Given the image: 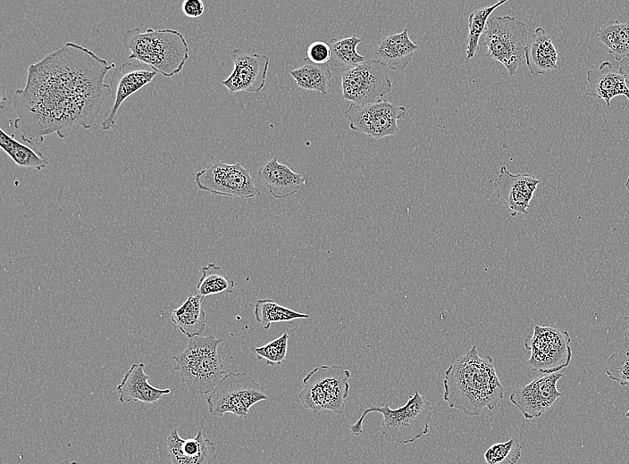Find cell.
<instances>
[{
	"mask_svg": "<svg viewBox=\"0 0 629 464\" xmlns=\"http://www.w3.org/2000/svg\"><path fill=\"white\" fill-rule=\"evenodd\" d=\"M563 376L561 372L540 376L514 390L509 400L526 419L538 418L563 395L557 389V383Z\"/></svg>",
	"mask_w": 629,
	"mask_h": 464,
	"instance_id": "obj_14",
	"label": "cell"
},
{
	"mask_svg": "<svg viewBox=\"0 0 629 464\" xmlns=\"http://www.w3.org/2000/svg\"><path fill=\"white\" fill-rule=\"evenodd\" d=\"M419 48L409 37L407 29L386 36L378 43L373 59L389 70H403L410 62L413 54Z\"/></svg>",
	"mask_w": 629,
	"mask_h": 464,
	"instance_id": "obj_21",
	"label": "cell"
},
{
	"mask_svg": "<svg viewBox=\"0 0 629 464\" xmlns=\"http://www.w3.org/2000/svg\"><path fill=\"white\" fill-rule=\"evenodd\" d=\"M521 449L518 440L511 438L491 445L485 451L483 459L486 464H516L521 457Z\"/></svg>",
	"mask_w": 629,
	"mask_h": 464,
	"instance_id": "obj_31",
	"label": "cell"
},
{
	"mask_svg": "<svg viewBox=\"0 0 629 464\" xmlns=\"http://www.w3.org/2000/svg\"><path fill=\"white\" fill-rule=\"evenodd\" d=\"M443 387L449 407L470 417L480 415L484 408L492 410L504 397L493 359L479 356L476 345L448 368Z\"/></svg>",
	"mask_w": 629,
	"mask_h": 464,
	"instance_id": "obj_2",
	"label": "cell"
},
{
	"mask_svg": "<svg viewBox=\"0 0 629 464\" xmlns=\"http://www.w3.org/2000/svg\"><path fill=\"white\" fill-rule=\"evenodd\" d=\"M222 342L211 335L189 338L185 350L172 356L174 369L181 381L195 394H210L226 375L218 345Z\"/></svg>",
	"mask_w": 629,
	"mask_h": 464,
	"instance_id": "obj_5",
	"label": "cell"
},
{
	"mask_svg": "<svg viewBox=\"0 0 629 464\" xmlns=\"http://www.w3.org/2000/svg\"><path fill=\"white\" fill-rule=\"evenodd\" d=\"M623 329V342L625 351L629 352V315L624 318L622 323Z\"/></svg>",
	"mask_w": 629,
	"mask_h": 464,
	"instance_id": "obj_36",
	"label": "cell"
},
{
	"mask_svg": "<svg viewBox=\"0 0 629 464\" xmlns=\"http://www.w3.org/2000/svg\"><path fill=\"white\" fill-rule=\"evenodd\" d=\"M297 86L302 89L313 90L326 95L331 85V70L329 63L316 64L307 58L304 64L289 71Z\"/></svg>",
	"mask_w": 629,
	"mask_h": 464,
	"instance_id": "obj_25",
	"label": "cell"
},
{
	"mask_svg": "<svg viewBox=\"0 0 629 464\" xmlns=\"http://www.w3.org/2000/svg\"><path fill=\"white\" fill-rule=\"evenodd\" d=\"M571 337L566 330L551 326H535L524 341L531 355L527 364L533 371L550 374L566 368L572 360Z\"/></svg>",
	"mask_w": 629,
	"mask_h": 464,
	"instance_id": "obj_9",
	"label": "cell"
},
{
	"mask_svg": "<svg viewBox=\"0 0 629 464\" xmlns=\"http://www.w3.org/2000/svg\"><path fill=\"white\" fill-rule=\"evenodd\" d=\"M625 186L626 189L629 191V176H628V178H627V179H626V181H625Z\"/></svg>",
	"mask_w": 629,
	"mask_h": 464,
	"instance_id": "obj_39",
	"label": "cell"
},
{
	"mask_svg": "<svg viewBox=\"0 0 629 464\" xmlns=\"http://www.w3.org/2000/svg\"><path fill=\"white\" fill-rule=\"evenodd\" d=\"M597 37L615 60L620 62L629 55V21H610L598 30Z\"/></svg>",
	"mask_w": 629,
	"mask_h": 464,
	"instance_id": "obj_27",
	"label": "cell"
},
{
	"mask_svg": "<svg viewBox=\"0 0 629 464\" xmlns=\"http://www.w3.org/2000/svg\"><path fill=\"white\" fill-rule=\"evenodd\" d=\"M122 43L130 51L129 58L150 66L165 78L179 74L189 58L187 40L177 29H129L122 31Z\"/></svg>",
	"mask_w": 629,
	"mask_h": 464,
	"instance_id": "obj_3",
	"label": "cell"
},
{
	"mask_svg": "<svg viewBox=\"0 0 629 464\" xmlns=\"http://www.w3.org/2000/svg\"><path fill=\"white\" fill-rule=\"evenodd\" d=\"M506 2L507 0H501L492 5L476 9L469 15L465 63L471 60L474 56L476 51L480 49L479 40L485 29L489 17L495 9Z\"/></svg>",
	"mask_w": 629,
	"mask_h": 464,
	"instance_id": "obj_30",
	"label": "cell"
},
{
	"mask_svg": "<svg viewBox=\"0 0 629 464\" xmlns=\"http://www.w3.org/2000/svg\"><path fill=\"white\" fill-rule=\"evenodd\" d=\"M541 180L529 173H510L505 165L494 179L497 196L509 210L511 216L528 214L527 208Z\"/></svg>",
	"mask_w": 629,
	"mask_h": 464,
	"instance_id": "obj_16",
	"label": "cell"
},
{
	"mask_svg": "<svg viewBox=\"0 0 629 464\" xmlns=\"http://www.w3.org/2000/svg\"><path fill=\"white\" fill-rule=\"evenodd\" d=\"M607 376L620 385H629V352L617 351L608 357L605 367Z\"/></svg>",
	"mask_w": 629,
	"mask_h": 464,
	"instance_id": "obj_33",
	"label": "cell"
},
{
	"mask_svg": "<svg viewBox=\"0 0 629 464\" xmlns=\"http://www.w3.org/2000/svg\"><path fill=\"white\" fill-rule=\"evenodd\" d=\"M183 13L189 18H197L205 11L204 3L201 0H185L181 4Z\"/></svg>",
	"mask_w": 629,
	"mask_h": 464,
	"instance_id": "obj_35",
	"label": "cell"
},
{
	"mask_svg": "<svg viewBox=\"0 0 629 464\" xmlns=\"http://www.w3.org/2000/svg\"><path fill=\"white\" fill-rule=\"evenodd\" d=\"M487 56L499 62L514 76L525 58L529 41L527 24L514 16H494L488 20L482 35Z\"/></svg>",
	"mask_w": 629,
	"mask_h": 464,
	"instance_id": "obj_7",
	"label": "cell"
},
{
	"mask_svg": "<svg viewBox=\"0 0 629 464\" xmlns=\"http://www.w3.org/2000/svg\"><path fill=\"white\" fill-rule=\"evenodd\" d=\"M586 77V95L604 100L608 107L611 99L617 95H625L629 101L625 79L610 62H603L598 69L588 70Z\"/></svg>",
	"mask_w": 629,
	"mask_h": 464,
	"instance_id": "obj_20",
	"label": "cell"
},
{
	"mask_svg": "<svg viewBox=\"0 0 629 464\" xmlns=\"http://www.w3.org/2000/svg\"><path fill=\"white\" fill-rule=\"evenodd\" d=\"M0 146L18 166L22 168L42 170L50 162L48 156L21 143L3 128L0 129Z\"/></svg>",
	"mask_w": 629,
	"mask_h": 464,
	"instance_id": "obj_24",
	"label": "cell"
},
{
	"mask_svg": "<svg viewBox=\"0 0 629 464\" xmlns=\"http://www.w3.org/2000/svg\"><path fill=\"white\" fill-rule=\"evenodd\" d=\"M361 41L356 36L329 39L327 43L331 47V59L328 63L331 70L342 73L365 62V57L356 51Z\"/></svg>",
	"mask_w": 629,
	"mask_h": 464,
	"instance_id": "obj_26",
	"label": "cell"
},
{
	"mask_svg": "<svg viewBox=\"0 0 629 464\" xmlns=\"http://www.w3.org/2000/svg\"><path fill=\"white\" fill-rule=\"evenodd\" d=\"M267 399L264 388L247 372H231L209 394L206 403L214 416L231 413L247 418L253 405Z\"/></svg>",
	"mask_w": 629,
	"mask_h": 464,
	"instance_id": "obj_8",
	"label": "cell"
},
{
	"mask_svg": "<svg viewBox=\"0 0 629 464\" xmlns=\"http://www.w3.org/2000/svg\"><path fill=\"white\" fill-rule=\"evenodd\" d=\"M144 369V363H133L125 373L116 388L120 402H142L151 404L172 393L171 389H159L150 385L149 376L145 373Z\"/></svg>",
	"mask_w": 629,
	"mask_h": 464,
	"instance_id": "obj_19",
	"label": "cell"
},
{
	"mask_svg": "<svg viewBox=\"0 0 629 464\" xmlns=\"http://www.w3.org/2000/svg\"><path fill=\"white\" fill-rule=\"evenodd\" d=\"M203 299L199 294H189L180 307L172 311V322L189 338L200 336L206 329Z\"/></svg>",
	"mask_w": 629,
	"mask_h": 464,
	"instance_id": "obj_23",
	"label": "cell"
},
{
	"mask_svg": "<svg viewBox=\"0 0 629 464\" xmlns=\"http://www.w3.org/2000/svg\"><path fill=\"white\" fill-rule=\"evenodd\" d=\"M406 113L405 106L381 99L366 104H350L344 117L352 130L380 139L396 135L399 130L398 120Z\"/></svg>",
	"mask_w": 629,
	"mask_h": 464,
	"instance_id": "obj_12",
	"label": "cell"
},
{
	"mask_svg": "<svg viewBox=\"0 0 629 464\" xmlns=\"http://www.w3.org/2000/svg\"><path fill=\"white\" fill-rule=\"evenodd\" d=\"M115 68L93 51L74 42L46 54L28 68L24 88L16 89L14 127L22 140L41 144L56 133L64 139L95 122L111 87L105 82Z\"/></svg>",
	"mask_w": 629,
	"mask_h": 464,
	"instance_id": "obj_1",
	"label": "cell"
},
{
	"mask_svg": "<svg viewBox=\"0 0 629 464\" xmlns=\"http://www.w3.org/2000/svg\"><path fill=\"white\" fill-rule=\"evenodd\" d=\"M201 278L197 284V290L203 298L221 293H231L235 281L228 278L223 269L215 263H209L201 268Z\"/></svg>",
	"mask_w": 629,
	"mask_h": 464,
	"instance_id": "obj_29",
	"label": "cell"
},
{
	"mask_svg": "<svg viewBox=\"0 0 629 464\" xmlns=\"http://www.w3.org/2000/svg\"><path fill=\"white\" fill-rule=\"evenodd\" d=\"M371 412H379L383 416L381 429L388 443L407 444L429 432L433 410L428 400L418 391H415L407 402L397 409L383 404L365 410L357 421L349 427L351 434L359 435L363 433V420Z\"/></svg>",
	"mask_w": 629,
	"mask_h": 464,
	"instance_id": "obj_4",
	"label": "cell"
},
{
	"mask_svg": "<svg viewBox=\"0 0 629 464\" xmlns=\"http://www.w3.org/2000/svg\"><path fill=\"white\" fill-rule=\"evenodd\" d=\"M288 341L289 334L284 332L281 336L264 345L253 347L252 352L258 360H265L268 365H280L285 360Z\"/></svg>",
	"mask_w": 629,
	"mask_h": 464,
	"instance_id": "obj_32",
	"label": "cell"
},
{
	"mask_svg": "<svg viewBox=\"0 0 629 464\" xmlns=\"http://www.w3.org/2000/svg\"><path fill=\"white\" fill-rule=\"evenodd\" d=\"M306 58L316 64L328 63L331 59V47L325 41H314L306 50Z\"/></svg>",
	"mask_w": 629,
	"mask_h": 464,
	"instance_id": "obj_34",
	"label": "cell"
},
{
	"mask_svg": "<svg viewBox=\"0 0 629 464\" xmlns=\"http://www.w3.org/2000/svg\"><path fill=\"white\" fill-rule=\"evenodd\" d=\"M257 176L266 186L269 193L276 199H286L296 195L306 186L304 175L295 172L288 165L279 162L278 156L264 163Z\"/></svg>",
	"mask_w": 629,
	"mask_h": 464,
	"instance_id": "obj_18",
	"label": "cell"
},
{
	"mask_svg": "<svg viewBox=\"0 0 629 464\" xmlns=\"http://www.w3.org/2000/svg\"><path fill=\"white\" fill-rule=\"evenodd\" d=\"M350 372L339 365H321L302 380L301 404L314 413L331 410L343 414L349 394Z\"/></svg>",
	"mask_w": 629,
	"mask_h": 464,
	"instance_id": "obj_6",
	"label": "cell"
},
{
	"mask_svg": "<svg viewBox=\"0 0 629 464\" xmlns=\"http://www.w3.org/2000/svg\"><path fill=\"white\" fill-rule=\"evenodd\" d=\"M619 71L625 77L626 84L629 87V55L619 62Z\"/></svg>",
	"mask_w": 629,
	"mask_h": 464,
	"instance_id": "obj_37",
	"label": "cell"
},
{
	"mask_svg": "<svg viewBox=\"0 0 629 464\" xmlns=\"http://www.w3.org/2000/svg\"><path fill=\"white\" fill-rule=\"evenodd\" d=\"M166 445L171 464H213L217 458L216 445L203 436V429L195 437L183 439L174 428L167 436Z\"/></svg>",
	"mask_w": 629,
	"mask_h": 464,
	"instance_id": "obj_17",
	"label": "cell"
},
{
	"mask_svg": "<svg viewBox=\"0 0 629 464\" xmlns=\"http://www.w3.org/2000/svg\"><path fill=\"white\" fill-rule=\"evenodd\" d=\"M230 55L233 70L222 85L231 94L261 92L266 82L270 58L263 54H247L241 48L233 49Z\"/></svg>",
	"mask_w": 629,
	"mask_h": 464,
	"instance_id": "obj_15",
	"label": "cell"
},
{
	"mask_svg": "<svg viewBox=\"0 0 629 464\" xmlns=\"http://www.w3.org/2000/svg\"><path fill=\"white\" fill-rule=\"evenodd\" d=\"M389 69L374 59L341 73V98L355 104L377 102L392 89Z\"/></svg>",
	"mask_w": 629,
	"mask_h": 464,
	"instance_id": "obj_11",
	"label": "cell"
},
{
	"mask_svg": "<svg viewBox=\"0 0 629 464\" xmlns=\"http://www.w3.org/2000/svg\"><path fill=\"white\" fill-rule=\"evenodd\" d=\"M156 75L150 66L129 57L115 66L109 82L113 104L101 123L103 130L109 131L115 126L123 102L150 83Z\"/></svg>",
	"mask_w": 629,
	"mask_h": 464,
	"instance_id": "obj_13",
	"label": "cell"
},
{
	"mask_svg": "<svg viewBox=\"0 0 629 464\" xmlns=\"http://www.w3.org/2000/svg\"><path fill=\"white\" fill-rule=\"evenodd\" d=\"M625 417L629 418V410L625 412Z\"/></svg>",
	"mask_w": 629,
	"mask_h": 464,
	"instance_id": "obj_40",
	"label": "cell"
},
{
	"mask_svg": "<svg viewBox=\"0 0 629 464\" xmlns=\"http://www.w3.org/2000/svg\"><path fill=\"white\" fill-rule=\"evenodd\" d=\"M525 61L533 76L553 71L558 66V52L550 35L538 27L529 38L525 49Z\"/></svg>",
	"mask_w": 629,
	"mask_h": 464,
	"instance_id": "obj_22",
	"label": "cell"
},
{
	"mask_svg": "<svg viewBox=\"0 0 629 464\" xmlns=\"http://www.w3.org/2000/svg\"><path fill=\"white\" fill-rule=\"evenodd\" d=\"M254 314L256 320L264 329H269L273 323L310 318L308 314L280 305L272 299L257 300L255 303Z\"/></svg>",
	"mask_w": 629,
	"mask_h": 464,
	"instance_id": "obj_28",
	"label": "cell"
},
{
	"mask_svg": "<svg viewBox=\"0 0 629 464\" xmlns=\"http://www.w3.org/2000/svg\"><path fill=\"white\" fill-rule=\"evenodd\" d=\"M195 183L197 189L214 195L233 198L249 199L260 195L249 169L239 162L229 164L215 161L197 172Z\"/></svg>",
	"mask_w": 629,
	"mask_h": 464,
	"instance_id": "obj_10",
	"label": "cell"
},
{
	"mask_svg": "<svg viewBox=\"0 0 629 464\" xmlns=\"http://www.w3.org/2000/svg\"><path fill=\"white\" fill-rule=\"evenodd\" d=\"M54 464H80V463H79L78 461H71V460H63V461H61V462L54 463Z\"/></svg>",
	"mask_w": 629,
	"mask_h": 464,
	"instance_id": "obj_38",
	"label": "cell"
}]
</instances>
